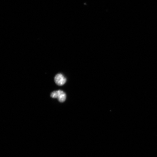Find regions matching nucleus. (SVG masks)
<instances>
[{
  "mask_svg": "<svg viewBox=\"0 0 157 157\" xmlns=\"http://www.w3.org/2000/svg\"><path fill=\"white\" fill-rule=\"evenodd\" d=\"M50 96L53 98H57L58 101L60 102H64L66 97L65 93L63 91L59 90L52 92Z\"/></svg>",
  "mask_w": 157,
  "mask_h": 157,
  "instance_id": "nucleus-1",
  "label": "nucleus"
},
{
  "mask_svg": "<svg viewBox=\"0 0 157 157\" xmlns=\"http://www.w3.org/2000/svg\"><path fill=\"white\" fill-rule=\"evenodd\" d=\"M54 80L56 83L60 86L64 85L67 81L66 78L61 73L57 74L54 77Z\"/></svg>",
  "mask_w": 157,
  "mask_h": 157,
  "instance_id": "nucleus-2",
  "label": "nucleus"
}]
</instances>
